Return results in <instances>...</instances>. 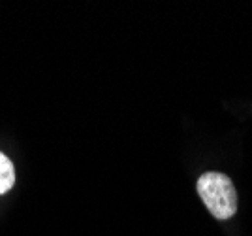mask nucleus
Returning a JSON list of instances; mask_svg holds the SVG:
<instances>
[{
  "label": "nucleus",
  "instance_id": "nucleus-1",
  "mask_svg": "<svg viewBox=\"0 0 252 236\" xmlns=\"http://www.w3.org/2000/svg\"><path fill=\"white\" fill-rule=\"evenodd\" d=\"M198 195L217 219H228L237 212V191L222 172H205L198 180Z\"/></svg>",
  "mask_w": 252,
  "mask_h": 236
},
{
  "label": "nucleus",
  "instance_id": "nucleus-2",
  "mask_svg": "<svg viewBox=\"0 0 252 236\" xmlns=\"http://www.w3.org/2000/svg\"><path fill=\"white\" fill-rule=\"evenodd\" d=\"M15 183V168L13 162L0 151V195L8 193Z\"/></svg>",
  "mask_w": 252,
  "mask_h": 236
}]
</instances>
